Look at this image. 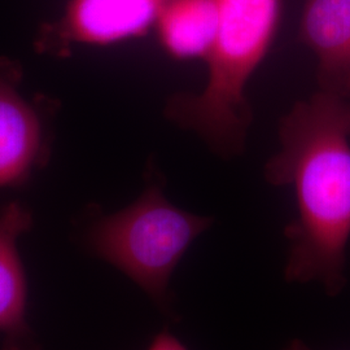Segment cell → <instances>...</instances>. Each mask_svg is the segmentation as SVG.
<instances>
[{"label": "cell", "instance_id": "4", "mask_svg": "<svg viewBox=\"0 0 350 350\" xmlns=\"http://www.w3.org/2000/svg\"><path fill=\"white\" fill-rule=\"evenodd\" d=\"M20 79L18 65L0 59V188L25 183L47 152L40 113L21 95Z\"/></svg>", "mask_w": 350, "mask_h": 350}, {"label": "cell", "instance_id": "9", "mask_svg": "<svg viewBox=\"0 0 350 350\" xmlns=\"http://www.w3.org/2000/svg\"><path fill=\"white\" fill-rule=\"evenodd\" d=\"M4 341L0 350H42L40 344L31 328L4 335Z\"/></svg>", "mask_w": 350, "mask_h": 350}, {"label": "cell", "instance_id": "10", "mask_svg": "<svg viewBox=\"0 0 350 350\" xmlns=\"http://www.w3.org/2000/svg\"><path fill=\"white\" fill-rule=\"evenodd\" d=\"M147 350H188L185 344L169 331L157 334L148 345Z\"/></svg>", "mask_w": 350, "mask_h": 350}, {"label": "cell", "instance_id": "5", "mask_svg": "<svg viewBox=\"0 0 350 350\" xmlns=\"http://www.w3.org/2000/svg\"><path fill=\"white\" fill-rule=\"evenodd\" d=\"M163 0H72L57 25L68 42L105 46L144 36L157 23Z\"/></svg>", "mask_w": 350, "mask_h": 350}, {"label": "cell", "instance_id": "8", "mask_svg": "<svg viewBox=\"0 0 350 350\" xmlns=\"http://www.w3.org/2000/svg\"><path fill=\"white\" fill-rule=\"evenodd\" d=\"M156 25L170 56L206 60L219 25L218 1L163 0Z\"/></svg>", "mask_w": 350, "mask_h": 350}, {"label": "cell", "instance_id": "1", "mask_svg": "<svg viewBox=\"0 0 350 350\" xmlns=\"http://www.w3.org/2000/svg\"><path fill=\"white\" fill-rule=\"evenodd\" d=\"M270 183L295 188L297 217L288 226L284 278L317 282L338 296L347 284L350 240V99L319 91L283 118Z\"/></svg>", "mask_w": 350, "mask_h": 350}, {"label": "cell", "instance_id": "7", "mask_svg": "<svg viewBox=\"0 0 350 350\" xmlns=\"http://www.w3.org/2000/svg\"><path fill=\"white\" fill-rule=\"evenodd\" d=\"M34 225L31 211L20 201L0 212V332L4 335L29 329V286L18 240Z\"/></svg>", "mask_w": 350, "mask_h": 350}, {"label": "cell", "instance_id": "2", "mask_svg": "<svg viewBox=\"0 0 350 350\" xmlns=\"http://www.w3.org/2000/svg\"><path fill=\"white\" fill-rule=\"evenodd\" d=\"M219 25L206 57L208 83L199 95L178 96L167 113L222 152L240 150L250 109L245 86L275 34L279 0H217Z\"/></svg>", "mask_w": 350, "mask_h": 350}, {"label": "cell", "instance_id": "11", "mask_svg": "<svg viewBox=\"0 0 350 350\" xmlns=\"http://www.w3.org/2000/svg\"><path fill=\"white\" fill-rule=\"evenodd\" d=\"M284 350H312L304 341H301L299 338H295L292 340L287 347L284 348Z\"/></svg>", "mask_w": 350, "mask_h": 350}, {"label": "cell", "instance_id": "6", "mask_svg": "<svg viewBox=\"0 0 350 350\" xmlns=\"http://www.w3.org/2000/svg\"><path fill=\"white\" fill-rule=\"evenodd\" d=\"M301 37L317 56L321 91L350 99V0H306Z\"/></svg>", "mask_w": 350, "mask_h": 350}, {"label": "cell", "instance_id": "3", "mask_svg": "<svg viewBox=\"0 0 350 350\" xmlns=\"http://www.w3.org/2000/svg\"><path fill=\"white\" fill-rule=\"evenodd\" d=\"M213 219L183 211L150 185L137 200L88 227V250L112 265L161 310L170 309V280L191 244Z\"/></svg>", "mask_w": 350, "mask_h": 350}]
</instances>
